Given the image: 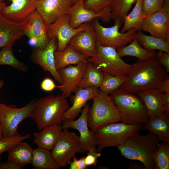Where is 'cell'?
<instances>
[{"instance_id": "cell-1", "label": "cell", "mask_w": 169, "mask_h": 169, "mask_svg": "<svg viewBox=\"0 0 169 169\" xmlns=\"http://www.w3.org/2000/svg\"><path fill=\"white\" fill-rule=\"evenodd\" d=\"M168 76V73L155 57L145 60H138L120 89L133 94L146 89H159Z\"/></svg>"}, {"instance_id": "cell-2", "label": "cell", "mask_w": 169, "mask_h": 169, "mask_svg": "<svg viewBox=\"0 0 169 169\" xmlns=\"http://www.w3.org/2000/svg\"><path fill=\"white\" fill-rule=\"evenodd\" d=\"M160 141L152 132L146 135L139 134L129 137L117 147L124 157L141 161L146 169H156L153 155Z\"/></svg>"}, {"instance_id": "cell-3", "label": "cell", "mask_w": 169, "mask_h": 169, "mask_svg": "<svg viewBox=\"0 0 169 169\" xmlns=\"http://www.w3.org/2000/svg\"><path fill=\"white\" fill-rule=\"evenodd\" d=\"M69 107L62 95H50L35 101L31 118L39 131L48 125H61L64 114Z\"/></svg>"}, {"instance_id": "cell-4", "label": "cell", "mask_w": 169, "mask_h": 169, "mask_svg": "<svg viewBox=\"0 0 169 169\" xmlns=\"http://www.w3.org/2000/svg\"><path fill=\"white\" fill-rule=\"evenodd\" d=\"M142 125L129 124L122 121L102 125L94 131L96 149L100 152L105 148L123 144L129 137L139 134Z\"/></svg>"}, {"instance_id": "cell-5", "label": "cell", "mask_w": 169, "mask_h": 169, "mask_svg": "<svg viewBox=\"0 0 169 169\" xmlns=\"http://www.w3.org/2000/svg\"><path fill=\"white\" fill-rule=\"evenodd\" d=\"M110 96L118 108L121 121L143 125L149 120L145 105L138 95L119 89Z\"/></svg>"}, {"instance_id": "cell-6", "label": "cell", "mask_w": 169, "mask_h": 169, "mask_svg": "<svg viewBox=\"0 0 169 169\" xmlns=\"http://www.w3.org/2000/svg\"><path fill=\"white\" fill-rule=\"evenodd\" d=\"M87 113L89 128L94 131L107 123L121 121L119 110L110 95L99 89Z\"/></svg>"}, {"instance_id": "cell-7", "label": "cell", "mask_w": 169, "mask_h": 169, "mask_svg": "<svg viewBox=\"0 0 169 169\" xmlns=\"http://www.w3.org/2000/svg\"><path fill=\"white\" fill-rule=\"evenodd\" d=\"M96 54L87 61L99 70L110 75L127 78L134 66L125 62L112 47L102 46L96 43Z\"/></svg>"}, {"instance_id": "cell-8", "label": "cell", "mask_w": 169, "mask_h": 169, "mask_svg": "<svg viewBox=\"0 0 169 169\" xmlns=\"http://www.w3.org/2000/svg\"><path fill=\"white\" fill-rule=\"evenodd\" d=\"M114 25L105 27L100 24L98 18L94 19L92 23L94 29L97 42L102 46H109L116 50L131 43L136 38L138 30L133 28L126 32L122 33L119 31L122 23L119 20L114 21Z\"/></svg>"}, {"instance_id": "cell-9", "label": "cell", "mask_w": 169, "mask_h": 169, "mask_svg": "<svg viewBox=\"0 0 169 169\" xmlns=\"http://www.w3.org/2000/svg\"><path fill=\"white\" fill-rule=\"evenodd\" d=\"M35 101L32 100L21 108L0 103V120L4 138L19 135L17 131L18 125L25 119L31 117Z\"/></svg>"}, {"instance_id": "cell-10", "label": "cell", "mask_w": 169, "mask_h": 169, "mask_svg": "<svg viewBox=\"0 0 169 169\" xmlns=\"http://www.w3.org/2000/svg\"><path fill=\"white\" fill-rule=\"evenodd\" d=\"M19 23L23 35L30 39L31 46L41 49L45 48L49 40L48 25L36 10Z\"/></svg>"}, {"instance_id": "cell-11", "label": "cell", "mask_w": 169, "mask_h": 169, "mask_svg": "<svg viewBox=\"0 0 169 169\" xmlns=\"http://www.w3.org/2000/svg\"><path fill=\"white\" fill-rule=\"evenodd\" d=\"M79 136L68 129H63L60 136L51 151L52 156L60 167L69 165L71 159L80 149Z\"/></svg>"}, {"instance_id": "cell-12", "label": "cell", "mask_w": 169, "mask_h": 169, "mask_svg": "<svg viewBox=\"0 0 169 169\" xmlns=\"http://www.w3.org/2000/svg\"><path fill=\"white\" fill-rule=\"evenodd\" d=\"M140 29L169 42V0H165L161 8L144 18Z\"/></svg>"}, {"instance_id": "cell-13", "label": "cell", "mask_w": 169, "mask_h": 169, "mask_svg": "<svg viewBox=\"0 0 169 169\" xmlns=\"http://www.w3.org/2000/svg\"><path fill=\"white\" fill-rule=\"evenodd\" d=\"M70 19L69 15L67 14L48 25V34L49 39L57 38L58 51L64 50L74 35L92 25L91 22H87L77 28H74L69 24Z\"/></svg>"}, {"instance_id": "cell-14", "label": "cell", "mask_w": 169, "mask_h": 169, "mask_svg": "<svg viewBox=\"0 0 169 169\" xmlns=\"http://www.w3.org/2000/svg\"><path fill=\"white\" fill-rule=\"evenodd\" d=\"M90 107L89 103L85 105L79 117L76 120H65L62 125L63 129L72 128L78 131L80 140V149L79 153L87 152L89 149H96L94 131L90 130L87 120V113Z\"/></svg>"}, {"instance_id": "cell-15", "label": "cell", "mask_w": 169, "mask_h": 169, "mask_svg": "<svg viewBox=\"0 0 169 169\" xmlns=\"http://www.w3.org/2000/svg\"><path fill=\"white\" fill-rule=\"evenodd\" d=\"M88 62L86 61L74 66L70 65L58 70L63 80L62 84L58 87L66 98L70 97L78 87L84 75Z\"/></svg>"}, {"instance_id": "cell-16", "label": "cell", "mask_w": 169, "mask_h": 169, "mask_svg": "<svg viewBox=\"0 0 169 169\" xmlns=\"http://www.w3.org/2000/svg\"><path fill=\"white\" fill-rule=\"evenodd\" d=\"M55 38L50 39L45 48H35L30 58L34 63L41 67L45 71L49 72L55 80L60 84L63 80L59 75L55 64L54 53L56 46Z\"/></svg>"}, {"instance_id": "cell-17", "label": "cell", "mask_w": 169, "mask_h": 169, "mask_svg": "<svg viewBox=\"0 0 169 169\" xmlns=\"http://www.w3.org/2000/svg\"><path fill=\"white\" fill-rule=\"evenodd\" d=\"M73 5L71 0H38L36 10L49 25L67 14Z\"/></svg>"}, {"instance_id": "cell-18", "label": "cell", "mask_w": 169, "mask_h": 169, "mask_svg": "<svg viewBox=\"0 0 169 169\" xmlns=\"http://www.w3.org/2000/svg\"><path fill=\"white\" fill-rule=\"evenodd\" d=\"M96 39L92 25L89 28L80 31L70 40L69 45L88 58L96 54Z\"/></svg>"}, {"instance_id": "cell-19", "label": "cell", "mask_w": 169, "mask_h": 169, "mask_svg": "<svg viewBox=\"0 0 169 169\" xmlns=\"http://www.w3.org/2000/svg\"><path fill=\"white\" fill-rule=\"evenodd\" d=\"M11 4L6 6L0 13L8 19L20 23L36 10L38 0H9Z\"/></svg>"}, {"instance_id": "cell-20", "label": "cell", "mask_w": 169, "mask_h": 169, "mask_svg": "<svg viewBox=\"0 0 169 169\" xmlns=\"http://www.w3.org/2000/svg\"><path fill=\"white\" fill-rule=\"evenodd\" d=\"M99 89L94 86L85 89L78 87L71 98L72 105L64 113L63 121L74 120L81 112L87 102L92 100L96 95Z\"/></svg>"}, {"instance_id": "cell-21", "label": "cell", "mask_w": 169, "mask_h": 169, "mask_svg": "<svg viewBox=\"0 0 169 169\" xmlns=\"http://www.w3.org/2000/svg\"><path fill=\"white\" fill-rule=\"evenodd\" d=\"M143 101L149 119L164 115L163 94L158 89L143 90L136 93Z\"/></svg>"}, {"instance_id": "cell-22", "label": "cell", "mask_w": 169, "mask_h": 169, "mask_svg": "<svg viewBox=\"0 0 169 169\" xmlns=\"http://www.w3.org/2000/svg\"><path fill=\"white\" fill-rule=\"evenodd\" d=\"M63 130L62 125H52L33 134L34 143L38 147L52 151L58 141Z\"/></svg>"}, {"instance_id": "cell-23", "label": "cell", "mask_w": 169, "mask_h": 169, "mask_svg": "<svg viewBox=\"0 0 169 169\" xmlns=\"http://www.w3.org/2000/svg\"><path fill=\"white\" fill-rule=\"evenodd\" d=\"M23 35L19 23L11 21L0 13V48L12 46Z\"/></svg>"}, {"instance_id": "cell-24", "label": "cell", "mask_w": 169, "mask_h": 169, "mask_svg": "<svg viewBox=\"0 0 169 169\" xmlns=\"http://www.w3.org/2000/svg\"><path fill=\"white\" fill-rule=\"evenodd\" d=\"M84 1H79L72 6L67 13L70 16L69 24L74 28H78L84 23L91 22L95 18H102L101 14L96 13L84 7Z\"/></svg>"}, {"instance_id": "cell-25", "label": "cell", "mask_w": 169, "mask_h": 169, "mask_svg": "<svg viewBox=\"0 0 169 169\" xmlns=\"http://www.w3.org/2000/svg\"><path fill=\"white\" fill-rule=\"evenodd\" d=\"M55 64L57 70L69 65H77L87 61L86 56L68 45L62 51L56 50L54 53Z\"/></svg>"}, {"instance_id": "cell-26", "label": "cell", "mask_w": 169, "mask_h": 169, "mask_svg": "<svg viewBox=\"0 0 169 169\" xmlns=\"http://www.w3.org/2000/svg\"><path fill=\"white\" fill-rule=\"evenodd\" d=\"M142 128L155 134L160 141L169 143V116L149 119Z\"/></svg>"}, {"instance_id": "cell-27", "label": "cell", "mask_w": 169, "mask_h": 169, "mask_svg": "<svg viewBox=\"0 0 169 169\" xmlns=\"http://www.w3.org/2000/svg\"><path fill=\"white\" fill-rule=\"evenodd\" d=\"M33 150L30 144L23 141L20 142L8 151V160L24 166L31 163Z\"/></svg>"}, {"instance_id": "cell-28", "label": "cell", "mask_w": 169, "mask_h": 169, "mask_svg": "<svg viewBox=\"0 0 169 169\" xmlns=\"http://www.w3.org/2000/svg\"><path fill=\"white\" fill-rule=\"evenodd\" d=\"M35 169H59L50 150L38 147L33 149L31 163Z\"/></svg>"}, {"instance_id": "cell-29", "label": "cell", "mask_w": 169, "mask_h": 169, "mask_svg": "<svg viewBox=\"0 0 169 169\" xmlns=\"http://www.w3.org/2000/svg\"><path fill=\"white\" fill-rule=\"evenodd\" d=\"M118 54L121 57L126 56H134L143 61L156 56L157 52L155 50H147L142 47L136 39H134L130 44L117 50Z\"/></svg>"}, {"instance_id": "cell-30", "label": "cell", "mask_w": 169, "mask_h": 169, "mask_svg": "<svg viewBox=\"0 0 169 169\" xmlns=\"http://www.w3.org/2000/svg\"><path fill=\"white\" fill-rule=\"evenodd\" d=\"M136 38L140 45L147 50H158L169 53V42L146 35L141 29L138 30Z\"/></svg>"}, {"instance_id": "cell-31", "label": "cell", "mask_w": 169, "mask_h": 169, "mask_svg": "<svg viewBox=\"0 0 169 169\" xmlns=\"http://www.w3.org/2000/svg\"><path fill=\"white\" fill-rule=\"evenodd\" d=\"M113 0H85L84 7L94 13L101 14V20L108 23L111 20L112 5Z\"/></svg>"}, {"instance_id": "cell-32", "label": "cell", "mask_w": 169, "mask_h": 169, "mask_svg": "<svg viewBox=\"0 0 169 169\" xmlns=\"http://www.w3.org/2000/svg\"><path fill=\"white\" fill-rule=\"evenodd\" d=\"M103 77V72L93 64L88 62L84 75L79 83L78 87L85 89L94 86L99 88L101 85Z\"/></svg>"}, {"instance_id": "cell-33", "label": "cell", "mask_w": 169, "mask_h": 169, "mask_svg": "<svg viewBox=\"0 0 169 169\" xmlns=\"http://www.w3.org/2000/svg\"><path fill=\"white\" fill-rule=\"evenodd\" d=\"M143 0H136L135 5L131 13L125 18L124 25L120 32L124 33L132 28L140 29L142 21L144 18L142 11Z\"/></svg>"}, {"instance_id": "cell-34", "label": "cell", "mask_w": 169, "mask_h": 169, "mask_svg": "<svg viewBox=\"0 0 169 169\" xmlns=\"http://www.w3.org/2000/svg\"><path fill=\"white\" fill-rule=\"evenodd\" d=\"M0 64L11 66L23 72H27L28 70L26 64L16 58L11 46L3 47L0 50Z\"/></svg>"}, {"instance_id": "cell-35", "label": "cell", "mask_w": 169, "mask_h": 169, "mask_svg": "<svg viewBox=\"0 0 169 169\" xmlns=\"http://www.w3.org/2000/svg\"><path fill=\"white\" fill-rule=\"evenodd\" d=\"M136 1V0H113L112 5L111 19L114 21L119 20L124 23L125 18Z\"/></svg>"}, {"instance_id": "cell-36", "label": "cell", "mask_w": 169, "mask_h": 169, "mask_svg": "<svg viewBox=\"0 0 169 169\" xmlns=\"http://www.w3.org/2000/svg\"><path fill=\"white\" fill-rule=\"evenodd\" d=\"M103 73V79L99 89L109 95L120 89L127 79L105 72Z\"/></svg>"}, {"instance_id": "cell-37", "label": "cell", "mask_w": 169, "mask_h": 169, "mask_svg": "<svg viewBox=\"0 0 169 169\" xmlns=\"http://www.w3.org/2000/svg\"><path fill=\"white\" fill-rule=\"evenodd\" d=\"M153 159L156 169H169V143L162 141L160 143Z\"/></svg>"}, {"instance_id": "cell-38", "label": "cell", "mask_w": 169, "mask_h": 169, "mask_svg": "<svg viewBox=\"0 0 169 169\" xmlns=\"http://www.w3.org/2000/svg\"><path fill=\"white\" fill-rule=\"evenodd\" d=\"M31 135L28 133L25 135H18L7 138H3L0 140V158L4 152L8 151L11 147L18 143L24 141L29 138Z\"/></svg>"}, {"instance_id": "cell-39", "label": "cell", "mask_w": 169, "mask_h": 169, "mask_svg": "<svg viewBox=\"0 0 169 169\" xmlns=\"http://www.w3.org/2000/svg\"><path fill=\"white\" fill-rule=\"evenodd\" d=\"M165 0H143L142 11L144 18L161 8Z\"/></svg>"}, {"instance_id": "cell-40", "label": "cell", "mask_w": 169, "mask_h": 169, "mask_svg": "<svg viewBox=\"0 0 169 169\" xmlns=\"http://www.w3.org/2000/svg\"><path fill=\"white\" fill-rule=\"evenodd\" d=\"M87 152V155L84 159L86 165L87 167L93 165L96 166L98 159L101 156V154L93 148L89 149Z\"/></svg>"}, {"instance_id": "cell-41", "label": "cell", "mask_w": 169, "mask_h": 169, "mask_svg": "<svg viewBox=\"0 0 169 169\" xmlns=\"http://www.w3.org/2000/svg\"><path fill=\"white\" fill-rule=\"evenodd\" d=\"M157 60L160 64L162 65L167 72H169V53L160 51L155 56Z\"/></svg>"}, {"instance_id": "cell-42", "label": "cell", "mask_w": 169, "mask_h": 169, "mask_svg": "<svg viewBox=\"0 0 169 169\" xmlns=\"http://www.w3.org/2000/svg\"><path fill=\"white\" fill-rule=\"evenodd\" d=\"M58 86L56 85L54 81L49 77H46L42 81L40 84L41 89L46 92H51Z\"/></svg>"}, {"instance_id": "cell-43", "label": "cell", "mask_w": 169, "mask_h": 169, "mask_svg": "<svg viewBox=\"0 0 169 169\" xmlns=\"http://www.w3.org/2000/svg\"><path fill=\"white\" fill-rule=\"evenodd\" d=\"M85 156H83L79 159H77L74 156L73 160L70 163L69 169H87V166L84 162Z\"/></svg>"}, {"instance_id": "cell-44", "label": "cell", "mask_w": 169, "mask_h": 169, "mask_svg": "<svg viewBox=\"0 0 169 169\" xmlns=\"http://www.w3.org/2000/svg\"><path fill=\"white\" fill-rule=\"evenodd\" d=\"M24 167V166L9 160L0 163V169H22Z\"/></svg>"}, {"instance_id": "cell-45", "label": "cell", "mask_w": 169, "mask_h": 169, "mask_svg": "<svg viewBox=\"0 0 169 169\" xmlns=\"http://www.w3.org/2000/svg\"><path fill=\"white\" fill-rule=\"evenodd\" d=\"M164 115L169 116V94H163Z\"/></svg>"}, {"instance_id": "cell-46", "label": "cell", "mask_w": 169, "mask_h": 169, "mask_svg": "<svg viewBox=\"0 0 169 169\" xmlns=\"http://www.w3.org/2000/svg\"><path fill=\"white\" fill-rule=\"evenodd\" d=\"M159 89L164 93L169 94V76L162 81Z\"/></svg>"}, {"instance_id": "cell-47", "label": "cell", "mask_w": 169, "mask_h": 169, "mask_svg": "<svg viewBox=\"0 0 169 169\" xmlns=\"http://www.w3.org/2000/svg\"><path fill=\"white\" fill-rule=\"evenodd\" d=\"M128 168L130 169H146L143 165L134 162L130 163Z\"/></svg>"}, {"instance_id": "cell-48", "label": "cell", "mask_w": 169, "mask_h": 169, "mask_svg": "<svg viewBox=\"0 0 169 169\" xmlns=\"http://www.w3.org/2000/svg\"><path fill=\"white\" fill-rule=\"evenodd\" d=\"M6 6V3L3 1H0V13Z\"/></svg>"}, {"instance_id": "cell-49", "label": "cell", "mask_w": 169, "mask_h": 169, "mask_svg": "<svg viewBox=\"0 0 169 169\" xmlns=\"http://www.w3.org/2000/svg\"><path fill=\"white\" fill-rule=\"evenodd\" d=\"M3 136L1 124L0 120V140L3 138Z\"/></svg>"}, {"instance_id": "cell-50", "label": "cell", "mask_w": 169, "mask_h": 169, "mask_svg": "<svg viewBox=\"0 0 169 169\" xmlns=\"http://www.w3.org/2000/svg\"><path fill=\"white\" fill-rule=\"evenodd\" d=\"M4 84V82L1 79L0 80V89L3 87Z\"/></svg>"}, {"instance_id": "cell-51", "label": "cell", "mask_w": 169, "mask_h": 169, "mask_svg": "<svg viewBox=\"0 0 169 169\" xmlns=\"http://www.w3.org/2000/svg\"><path fill=\"white\" fill-rule=\"evenodd\" d=\"M73 3V4H75V3H76L77 2L79 1V0H71Z\"/></svg>"}, {"instance_id": "cell-52", "label": "cell", "mask_w": 169, "mask_h": 169, "mask_svg": "<svg viewBox=\"0 0 169 169\" xmlns=\"http://www.w3.org/2000/svg\"><path fill=\"white\" fill-rule=\"evenodd\" d=\"M4 0H0V1H3Z\"/></svg>"}, {"instance_id": "cell-53", "label": "cell", "mask_w": 169, "mask_h": 169, "mask_svg": "<svg viewBox=\"0 0 169 169\" xmlns=\"http://www.w3.org/2000/svg\"></svg>"}]
</instances>
